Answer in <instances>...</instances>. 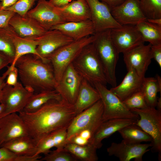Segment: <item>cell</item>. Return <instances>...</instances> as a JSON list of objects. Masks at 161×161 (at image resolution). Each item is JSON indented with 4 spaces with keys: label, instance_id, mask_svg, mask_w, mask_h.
I'll list each match as a JSON object with an SVG mask.
<instances>
[{
    "label": "cell",
    "instance_id": "b9f144b4",
    "mask_svg": "<svg viewBox=\"0 0 161 161\" xmlns=\"http://www.w3.org/2000/svg\"><path fill=\"white\" fill-rule=\"evenodd\" d=\"M13 60L10 58L0 53V70L6 67H7L9 64H11Z\"/></svg>",
    "mask_w": 161,
    "mask_h": 161
},
{
    "label": "cell",
    "instance_id": "ffe728a7",
    "mask_svg": "<svg viewBox=\"0 0 161 161\" xmlns=\"http://www.w3.org/2000/svg\"><path fill=\"white\" fill-rule=\"evenodd\" d=\"M3 28L11 40L15 50L14 59L11 65L7 66L8 69L10 70L15 66L16 61L23 55L32 54L40 58L36 50L38 42L36 40L24 38L20 36L9 25Z\"/></svg>",
    "mask_w": 161,
    "mask_h": 161
},
{
    "label": "cell",
    "instance_id": "484cf974",
    "mask_svg": "<svg viewBox=\"0 0 161 161\" xmlns=\"http://www.w3.org/2000/svg\"><path fill=\"white\" fill-rule=\"evenodd\" d=\"M5 147L18 155H36L37 143L29 135L19 137L2 144Z\"/></svg>",
    "mask_w": 161,
    "mask_h": 161
},
{
    "label": "cell",
    "instance_id": "7402d4cb",
    "mask_svg": "<svg viewBox=\"0 0 161 161\" xmlns=\"http://www.w3.org/2000/svg\"><path fill=\"white\" fill-rule=\"evenodd\" d=\"M136 121L129 118H119L103 122L94 134L90 143L97 149L100 148L102 146V142L104 139L109 137L125 126L135 123Z\"/></svg>",
    "mask_w": 161,
    "mask_h": 161
},
{
    "label": "cell",
    "instance_id": "d6a6232c",
    "mask_svg": "<svg viewBox=\"0 0 161 161\" xmlns=\"http://www.w3.org/2000/svg\"><path fill=\"white\" fill-rule=\"evenodd\" d=\"M139 2L147 19L161 18V0H139Z\"/></svg>",
    "mask_w": 161,
    "mask_h": 161
},
{
    "label": "cell",
    "instance_id": "f546056e",
    "mask_svg": "<svg viewBox=\"0 0 161 161\" xmlns=\"http://www.w3.org/2000/svg\"><path fill=\"white\" fill-rule=\"evenodd\" d=\"M64 149L73 155L78 160L97 161L98 160L97 148L91 143L80 145L69 143L66 144Z\"/></svg>",
    "mask_w": 161,
    "mask_h": 161
},
{
    "label": "cell",
    "instance_id": "603a6c76",
    "mask_svg": "<svg viewBox=\"0 0 161 161\" xmlns=\"http://www.w3.org/2000/svg\"><path fill=\"white\" fill-rule=\"evenodd\" d=\"M57 29L74 41L93 35L95 33L93 24L91 20L65 22L53 27L50 30Z\"/></svg>",
    "mask_w": 161,
    "mask_h": 161
},
{
    "label": "cell",
    "instance_id": "e575fe53",
    "mask_svg": "<svg viewBox=\"0 0 161 161\" xmlns=\"http://www.w3.org/2000/svg\"><path fill=\"white\" fill-rule=\"evenodd\" d=\"M41 161H77V160L64 148L50 151L40 159Z\"/></svg>",
    "mask_w": 161,
    "mask_h": 161
},
{
    "label": "cell",
    "instance_id": "30bf717a",
    "mask_svg": "<svg viewBox=\"0 0 161 161\" xmlns=\"http://www.w3.org/2000/svg\"><path fill=\"white\" fill-rule=\"evenodd\" d=\"M32 39L37 41V51L40 59L46 62H49L47 58L54 52L74 41L55 29L48 30L42 35Z\"/></svg>",
    "mask_w": 161,
    "mask_h": 161
},
{
    "label": "cell",
    "instance_id": "d590c367",
    "mask_svg": "<svg viewBox=\"0 0 161 161\" xmlns=\"http://www.w3.org/2000/svg\"><path fill=\"white\" fill-rule=\"evenodd\" d=\"M123 102L130 110L133 108L143 109L148 106L144 95L141 91L133 94Z\"/></svg>",
    "mask_w": 161,
    "mask_h": 161
},
{
    "label": "cell",
    "instance_id": "836d02e7",
    "mask_svg": "<svg viewBox=\"0 0 161 161\" xmlns=\"http://www.w3.org/2000/svg\"><path fill=\"white\" fill-rule=\"evenodd\" d=\"M0 53L13 60L15 55L13 43L3 28H0Z\"/></svg>",
    "mask_w": 161,
    "mask_h": 161
},
{
    "label": "cell",
    "instance_id": "7bdbcfd3",
    "mask_svg": "<svg viewBox=\"0 0 161 161\" xmlns=\"http://www.w3.org/2000/svg\"><path fill=\"white\" fill-rule=\"evenodd\" d=\"M107 5L111 9L121 4L126 0H99Z\"/></svg>",
    "mask_w": 161,
    "mask_h": 161
},
{
    "label": "cell",
    "instance_id": "6da1fadb",
    "mask_svg": "<svg viewBox=\"0 0 161 161\" xmlns=\"http://www.w3.org/2000/svg\"><path fill=\"white\" fill-rule=\"evenodd\" d=\"M18 114L25 124L28 135L37 143L52 131L67 129L76 115L74 105L62 99L50 100L33 112L22 111Z\"/></svg>",
    "mask_w": 161,
    "mask_h": 161
},
{
    "label": "cell",
    "instance_id": "7c38bea8",
    "mask_svg": "<svg viewBox=\"0 0 161 161\" xmlns=\"http://www.w3.org/2000/svg\"><path fill=\"white\" fill-rule=\"evenodd\" d=\"M151 45L140 44L123 53V60L128 70L132 69L144 77L152 58Z\"/></svg>",
    "mask_w": 161,
    "mask_h": 161
},
{
    "label": "cell",
    "instance_id": "681fc988",
    "mask_svg": "<svg viewBox=\"0 0 161 161\" xmlns=\"http://www.w3.org/2000/svg\"><path fill=\"white\" fill-rule=\"evenodd\" d=\"M5 109V106L3 104H0V115H1L4 112Z\"/></svg>",
    "mask_w": 161,
    "mask_h": 161
},
{
    "label": "cell",
    "instance_id": "f35d334b",
    "mask_svg": "<svg viewBox=\"0 0 161 161\" xmlns=\"http://www.w3.org/2000/svg\"><path fill=\"white\" fill-rule=\"evenodd\" d=\"M4 74L7 76L5 82L6 84L13 86L18 83V71L17 68L15 66L10 70L7 69Z\"/></svg>",
    "mask_w": 161,
    "mask_h": 161
},
{
    "label": "cell",
    "instance_id": "5b68a950",
    "mask_svg": "<svg viewBox=\"0 0 161 161\" xmlns=\"http://www.w3.org/2000/svg\"><path fill=\"white\" fill-rule=\"evenodd\" d=\"M94 38L93 35L73 41L60 48L48 56L47 59L52 66L56 85L66 68L85 46L92 42Z\"/></svg>",
    "mask_w": 161,
    "mask_h": 161
},
{
    "label": "cell",
    "instance_id": "1f68e13d",
    "mask_svg": "<svg viewBox=\"0 0 161 161\" xmlns=\"http://www.w3.org/2000/svg\"><path fill=\"white\" fill-rule=\"evenodd\" d=\"M52 99H62L60 95L55 89L44 90L34 93L23 111L27 112H33L48 101Z\"/></svg>",
    "mask_w": 161,
    "mask_h": 161
},
{
    "label": "cell",
    "instance_id": "f907efd6",
    "mask_svg": "<svg viewBox=\"0 0 161 161\" xmlns=\"http://www.w3.org/2000/svg\"><path fill=\"white\" fill-rule=\"evenodd\" d=\"M3 0H0V1H2Z\"/></svg>",
    "mask_w": 161,
    "mask_h": 161
},
{
    "label": "cell",
    "instance_id": "e0dca14e",
    "mask_svg": "<svg viewBox=\"0 0 161 161\" xmlns=\"http://www.w3.org/2000/svg\"><path fill=\"white\" fill-rule=\"evenodd\" d=\"M151 143L131 144L125 142L123 140L120 143H112L107 148L109 156H114L120 161H142L144 154L149 150Z\"/></svg>",
    "mask_w": 161,
    "mask_h": 161
},
{
    "label": "cell",
    "instance_id": "277c9868",
    "mask_svg": "<svg viewBox=\"0 0 161 161\" xmlns=\"http://www.w3.org/2000/svg\"><path fill=\"white\" fill-rule=\"evenodd\" d=\"M72 64L82 78L93 86L96 83L105 85L108 83L103 67L92 43L82 49Z\"/></svg>",
    "mask_w": 161,
    "mask_h": 161
},
{
    "label": "cell",
    "instance_id": "bcb514c9",
    "mask_svg": "<svg viewBox=\"0 0 161 161\" xmlns=\"http://www.w3.org/2000/svg\"><path fill=\"white\" fill-rule=\"evenodd\" d=\"M6 78V77L3 75L0 77V100L1 96L3 89L6 85L4 80Z\"/></svg>",
    "mask_w": 161,
    "mask_h": 161
},
{
    "label": "cell",
    "instance_id": "2e32d148",
    "mask_svg": "<svg viewBox=\"0 0 161 161\" xmlns=\"http://www.w3.org/2000/svg\"><path fill=\"white\" fill-rule=\"evenodd\" d=\"M27 15L35 19L47 30L65 22L59 15L57 7L46 0H38L36 6L30 10Z\"/></svg>",
    "mask_w": 161,
    "mask_h": 161
},
{
    "label": "cell",
    "instance_id": "52a82bcc",
    "mask_svg": "<svg viewBox=\"0 0 161 161\" xmlns=\"http://www.w3.org/2000/svg\"><path fill=\"white\" fill-rule=\"evenodd\" d=\"M94 86L98 92L102 102L103 111L102 116L103 122L109 120L126 118L137 120L139 116L127 108L121 101L106 85L96 83Z\"/></svg>",
    "mask_w": 161,
    "mask_h": 161
},
{
    "label": "cell",
    "instance_id": "44dd1931",
    "mask_svg": "<svg viewBox=\"0 0 161 161\" xmlns=\"http://www.w3.org/2000/svg\"><path fill=\"white\" fill-rule=\"evenodd\" d=\"M57 7L59 15L65 22L90 20V9L86 0H73L64 7Z\"/></svg>",
    "mask_w": 161,
    "mask_h": 161
},
{
    "label": "cell",
    "instance_id": "8992f818",
    "mask_svg": "<svg viewBox=\"0 0 161 161\" xmlns=\"http://www.w3.org/2000/svg\"><path fill=\"white\" fill-rule=\"evenodd\" d=\"M130 110L139 116V118L135 124L151 137V151L158 153V160L161 161V111L148 106L143 109L133 108Z\"/></svg>",
    "mask_w": 161,
    "mask_h": 161
},
{
    "label": "cell",
    "instance_id": "4fadbf2b",
    "mask_svg": "<svg viewBox=\"0 0 161 161\" xmlns=\"http://www.w3.org/2000/svg\"><path fill=\"white\" fill-rule=\"evenodd\" d=\"M82 79L72 64L65 70L56 85L55 90L59 93L62 100L73 105L76 101Z\"/></svg>",
    "mask_w": 161,
    "mask_h": 161
},
{
    "label": "cell",
    "instance_id": "cb8c5ba5",
    "mask_svg": "<svg viewBox=\"0 0 161 161\" xmlns=\"http://www.w3.org/2000/svg\"><path fill=\"white\" fill-rule=\"evenodd\" d=\"M127 71L121 83L110 89L122 101L140 91L144 77L140 76L133 69H130Z\"/></svg>",
    "mask_w": 161,
    "mask_h": 161
},
{
    "label": "cell",
    "instance_id": "ba28073f",
    "mask_svg": "<svg viewBox=\"0 0 161 161\" xmlns=\"http://www.w3.org/2000/svg\"><path fill=\"white\" fill-rule=\"evenodd\" d=\"M103 105L100 99L77 115L67 129L68 142L80 131L86 129H97L103 122Z\"/></svg>",
    "mask_w": 161,
    "mask_h": 161
},
{
    "label": "cell",
    "instance_id": "83f0119b",
    "mask_svg": "<svg viewBox=\"0 0 161 161\" xmlns=\"http://www.w3.org/2000/svg\"><path fill=\"white\" fill-rule=\"evenodd\" d=\"M140 91L148 106L156 107L157 93L161 91V78L158 75L155 77L143 78Z\"/></svg>",
    "mask_w": 161,
    "mask_h": 161
},
{
    "label": "cell",
    "instance_id": "7dc6e473",
    "mask_svg": "<svg viewBox=\"0 0 161 161\" xmlns=\"http://www.w3.org/2000/svg\"><path fill=\"white\" fill-rule=\"evenodd\" d=\"M147 20L151 23L161 26V18L147 19Z\"/></svg>",
    "mask_w": 161,
    "mask_h": 161
},
{
    "label": "cell",
    "instance_id": "f1b7e54d",
    "mask_svg": "<svg viewBox=\"0 0 161 161\" xmlns=\"http://www.w3.org/2000/svg\"><path fill=\"white\" fill-rule=\"evenodd\" d=\"M125 142L138 144L152 141L151 137L135 123L127 125L118 131Z\"/></svg>",
    "mask_w": 161,
    "mask_h": 161
},
{
    "label": "cell",
    "instance_id": "ab89813d",
    "mask_svg": "<svg viewBox=\"0 0 161 161\" xmlns=\"http://www.w3.org/2000/svg\"><path fill=\"white\" fill-rule=\"evenodd\" d=\"M15 13L10 10H0V28L8 26L10 19Z\"/></svg>",
    "mask_w": 161,
    "mask_h": 161
},
{
    "label": "cell",
    "instance_id": "d6986e66",
    "mask_svg": "<svg viewBox=\"0 0 161 161\" xmlns=\"http://www.w3.org/2000/svg\"><path fill=\"white\" fill-rule=\"evenodd\" d=\"M9 24L20 36L25 38L38 37L47 31L27 15L22 16L15 13L10 19Z\"/></svg>",
    "mask_w": 161,
    "mask_h": 161
},
{
    "label": "cell",
    "instance_id": "9c48e42d",
    "mask_svg": "<svg viewBox=\"0 0 161 161\" xmlns=\"http://www.w3.org/2000/svg\"><path fill=\"white\" fill-rule=\"evenodd\" d=\"M34 93L29 91L19 82L14 86L6 84L3 88L0 103L4 105L5 109L0 118L13 113L22 112Z\"/></svg>",
    "mask_w": 161,
    "mask_h": 161
},
{
    "label": "cell",
    "instance_id": "4316f807",
    "mask_svg": "<svg viewBox=\"0 0 161 161\" xmlns=\"http://www.w3.org/2000/svg\"><path fill=\"white\" fill-rule=\"evenodd\" d=\"M67 129H59L46 135L38 143V152L45 154L49 152L50 149L55 147L56 149H64L66 144Z\"/></svg>",
    "mask_w": 161,
    "mask_h": 161
},
{
    "label": "cell",
    "instance_id": "7a4b0ae2",
    "mask_svg": "<svg viewBox=\"0 0 161 161\" xmlns=\"http://www.w3.org/2000/svg\"><path fill=\"white\" fill-rule=\"evenodd\" d=\"M15 66L21 83L28 91L35 93L55 89L56 82L52 66L32 54L20 57Z\"/></svg>",
    "mask_w": 161,
    "mask_h": 161
},
{
    "label": "cell",
    "instance_id": "ee69618b",
    "mask_svg": "<svg viewBox=\"0 0 161 161\" xmlns=\"http://www.w3.org/2000/svg\"><path fill=\"white\" fill-rule=\"evenodd\" d=\"M19 0H3L0 2V10H4L16 3Z\"/></svg>",
    "mask_w": 161,
    "mask_h": 161
},
{
    "label": "cell",
    "instance_id": "ac0fdd59",
    "mask_svg": "<svg viewBox=\"0 0 161 161\" xmlns=\"http://www.w3.org/2000/svg\"><path fill=\"white\" fill-rule=\"evenodd\" d=\"M27 135L26 127L19 114L13 113L0 118V146L10 140Z\"/></svg>",
    "mask_w": 161,
    "mask_h": 161
},
{
    "label": "cell",
    "instance_id": "f6af8a7d",
    "mask_svg": "<svg viewBox=\"0 0 161 161\" xmlns=\"http://www.w3.org/2000/svg\"><path fill=\"white\" fill-rule=\"evenodd\" d=\"M73 0H49V1L53 5L58 7H64Z\"/></svg>",
    "mask_w": 161,
    "mask_h": 161
},
{
    "label": "cell",
    "instance_id": "4dcf8cb0",
    "mask_svg": "<svg viewBox=\"0 0 161 161\" xmlns=\"http://www.w3.org/2000/svg\"><path fill=\"white\" fill-rule=\"evenodd\" d=\"M136 26L144 42H148L153 46L161 45V26L151 23L147 19Z\"/></svg>",
    "mask_w": 161,
    "mask_h": 161
},
{
    "label": "cell",
    "instance_id": "9a60e30c",
    "mask_svg": "<svg viewBox=\"0 0 161 161\" xmlns=\"http://www.w3.org/2000/svg\"><path fill=\"white\" fill-rule=\"evenodd\" d=\"M111 11L114 20L121 25H136L147 19L140 8L139 0H126Z\"/></svg>",
    "mask_w": 161,
    "mask_h": 161
},
{
    "label": "cell",
    "instance_id": "60d3db41",
    "mask_svg": "<svg viewBox=\"0 0 161 161\" xmlns=\"http://www.w3.org/2000/svg\"><path fill=\"white\" fill-rule=\"evenodd\" d=\"M151 52L152 59H154L161 68V45H151Z\"/></svg>",
    "mask_w": 161,
    "mask_h": 161
},
{
    "label": "cell",
    "instance_id": "5bb4252c",
    "mask_svg": "<svg viewBox=\"0 0 161 161\" xmlns=\"http://www.w3.org/2000/svg\"><path fill=\"white\" fill-rule=\"evenodd\" d=\"M90 8V20L92 22L95 33L120 27L122 25L114 20L111 9L99 0H86Z\"/></svg>",
    "mask_w": 161,
    "mask_h": 161
},
{
    "label": "cell",
    "instance_id": "3957f363",
    "mask_svg": "<svg viewBox=\"0 0 161 161\" xmlns=\"http://www.w3.org/2000/svg\"><path fill=\"white\" fill-rule=\"evenodd\" d=\"M110 30L96 32L92 44L103 67L108 83L117 86L115 71L119 54L111 39Z\"/></svg>",
    "mask_w": 161,
    "mask_h": 161
},
{
    "label": "cell",
    "instance_id": "8d00e7d4",
    "mask_svg": "<svg viewBox=\"0 0 161 161\" xmlns=\"http://www.w3.org/2000/svg\"><path fill=\"white\" fill-rule=\"evenodd\" d=\"M37 0H19L12 6L4 10H10L18 15L24 16L34 4Z\"/></svg>",
    "mask_w": 161,
    "mask_h": 161
},
{
    "label": "cell",
    "instance_id": "d4e9b609",
    "mask_svg": "<svg viewBox=\"0 0 161 161\" xmlns=\"http://www.w3.org/2000/svg\"><path fill=\"white\" fill-rule=\"evenodd\" d=\"M100 99L99 94L94 87L83 79L76 101L73 105L76 115Z\"/></svg>",
    "mask_w": 161,
    "mask_h": 161
},
{
    "label": "cell",
    "instance_id": "c3c4849f",
    "mask_svg": "<svg viewBox=\"0 0 161 161\" xmlns=\"http://www.w3.org/2000/svg\"><path fill=\"white\" fill-rule=\"evenodd\" d=\"M156 107H157V109L161 111V97H158L157 98V103Z\"/></svg>",
    "mask_w": 161,
    "mask_h": 161
},
{
    "label": "cell",
    "instance_id": "74e56055",
    "mask_svg": "<svg viewBox=\"0 0 161 161\" xmlns=\"http://www.w3.org/2000/svg\"><path fill=\"white\" fill-rule=\"evenodd\" d=\"M21 157L5 147H0V161H21Z\"/></svg>",
    "mask_w": 161,
    "mask_h": 161
},
{
    "label": "cell",
    "instance_id": "8fae6325",
    "mask_svg": "<svg viewBox=\"0 0 161 161\" xmlns=\"http://www.w3.org/2000/svg\"><path fill=\"white\" fill-rule=\"evenodd\" d=\"M110 34L112 41L120 53H123L145 42L136 25H122L120 27L111 29Z\"/></svg>",
    "mask_w": 161,
    "mask_h": 161
}]
</instances>
